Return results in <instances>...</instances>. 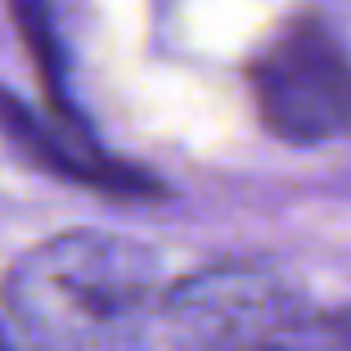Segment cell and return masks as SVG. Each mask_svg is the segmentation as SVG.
Segmentation results:
<instances>
[{
    "instance_id": "1",
    "label": "cell",
    "mask_w": 351,
    "mask_h": 351,
    "mask_svg": "<svg viewBox=\"0 0 351 351\" xmlns=\"http://www.w3.org/2000/svg\"><path fill=\"white\" fill-rule=\"evenodd\" d=\"M154 270L135 243L99 230L59 234L14 266L5 306L19 351H140Z\"/></svg>"
},
{
    "instance_id": "2",
    "label": "cell",
    "mask_w": 351,
    "mask_h": 351,
    "mask_svg": "<svg viewBox=\"0 0 351 351\" xmlns=\"http://www.w3.org/2000/svg\"><path fill=\"white\" fill-rule=\"evenodd\" d=\"M171 320L185 351H351V320L298 306L252 270L194 279Z\"/></svg>"
},
{
    "instance_id": "3",
    "label": "cell",
    "mask_w": 351,
    "mask_h": 351,
    "mask_svg": "<svg viewBox=\"0 0 351 351\" xmlns=\"http://www.w3.org/2000/svg\"><path fill=\"white\" fill-rule=\"evenodd\" d=\"M248 86L266 131L284 145H329L351 135V54L324 23H289L252 59Z\"/></svg>"
},
{
    "instance_id": "4",
    "label": "cell",
    "mask_w": 351,
    "mask_h": 351,
    "mask_svg": "<svg viewBox=\"0 0 351 351\" xmlns=\"http://www.w3.org/2000/svg\"><path fill=\"white\" fill-rule=\"evenodd\" d=\"M0 126L14 145L32 158L36 167L63 176V180H77V185H90L99 194L113 198H145V194H162L158 180H149V171H135V167L117 162V158L99 154L82 122H45L36 117L23 99H14L10 90H0Z\"/></svg>"
},
{
    "instance_id": "5",
    "label": "cell",
    "mask_w": 351,
    "mask_h": 351,
    "mask_svg": "<svg viewBox=\"0 0 351 351\" xmlns=\"http://www.w3.org/2000/svg\"><path fill=\"white\" fill-rule=\"evenodd\" d=\"M0 351H19V342H14V333L0 324Z\"/></svg>"
}]
</instances>
